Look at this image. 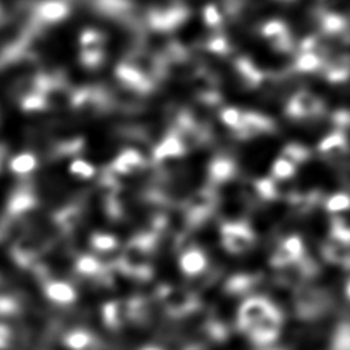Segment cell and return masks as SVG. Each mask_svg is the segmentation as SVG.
<instances>
[{
	"instance_id": "6da1fadb",
	"label": "cell",
	"mask_w": 350,
	"mask_h": 350,
	"mask_svg": "<svg viewBox=\"0 0 350 350\" xmlns=\"http://www.w3.org/2000/svg\"><path fill=\"white\" fill-rule=\"evenodd\" d=\"M294 312L301 320H316L328 313L332 305L329 294L313 286L299 284L293 298Z\"/></svg>"
},
{
	"instance_id": "7a4b0ae2",
	"label": "cell",
	"mask_w": 350,
	"mask_h": 350,
	"mask_svg": "<svg viewBox=\"0 0 350 350\" xmlns=\"http://www.w3.org/2000/svg\"><path fill=\"white\" fill-rule=\"evenodd\" d=\"M284 316L282 310L275 305L253 328L245 335L250 342L258 347H268L275 343L283 328Z\"/></svg>"
},
{
	"instance_id": "3957f363",
	"label": "cell",
	"mask_w": 350,
	"mask_h": 350,
	"mask_svg": "<svg viewBox=\"0 0 350 350\" xmlns=\"http://www.w3.org/2000/svg\"><path fill=\"white\" fill-rule=\"evenodd\" d=\"M159 298L163 304L165 313L172 317H183L191 314L200 308V301L197 295L187 290L165 287L160 290Z\"/></svg>"
},
{
	"instance_id": "277c9868",
	"label": "cell",
	"mask_w": 350,
	"mask_h": 350,
	"mask_svg": "<svg viewBox=\"0 0 350 350\" xmlns=\"http://www.w3.org/2000/svg\"><path fill=\"white\" fill-rule=\"evenodd\" d=\"M275 304L264 295H252L246 298L237 312V327L242 334H246L253 328L272 308Z\"/></svg>"
},
{
	"instance_id": "5b68a950",
	"label": "cell",
	"mask_w": 350,
	"mask_h": 350,
	"mask_svg": "<svg viewBox=\"0 0 350 350\" xmlns=\"http://www.w3.org/2000/svg\"><path fill=\"white\" fill-rule=\"evenodd\" d=\"M305 257L304 241L299 235H288L275 247L273 253L269 257V264L275 269H283L290 267Z\"/></svg>"
},
{
	"instance_id": "8992f818",
	"label": "cell",
	"mask_w": 350,
	"mask_h": 350,
	"mask_svg": "<svg viewBox=\"0 0 350 350\" xmlns=\"http://www.w3.org/2000/svg\"><path fill=\"white\" fill-rule=\"evenodd\" d=\"M324 111V103L310 92H297L287 103L286 113L293 119L319 116Z\"/></svg>"
},
{
	"instance_id": "52a82bcc",
	"label": "cell",
	"mask_w": 350,
	"mask_h": 350,
	"mask_svg": "<svg viewBox=\"0 0 350 350\" xmlns=\"http://www.w3.org/2000/svg\"><path fill=\"white\" fill-rule=\"evenodd\" d=\"M223 245L231 253H243L254 243V234L245 223H227L221 228Z\"/></svg>"
},
{
	"instance_id": "ba28073f",
	"label": "cell",
	"mask_w": 350,
	"mask_h": 350,
	"mask_svg": "<svg viewBox=\"0 0 350 350\" xmlns=\"http://www.w3.org/2000/svg\"><path fill=\"white\" fill-rule=\"evenodd\" d=\"M261 36L278 52H290L293 49V38L288 27L278 19L268 21L261 26Z\"/></svg>"
},
{
	"instance_id": "9c48e42d",
	"label": "cell",
	"mask_w": 350,
	"mask_h": 350,
	"mask_svg": "<svg viewBox=\"0 0 350 350\" xmlns=\"http://www.w3.org/2000/svg\"><path fill=\"white\" fill-rule=\"evenodd\" d=\"M275 129V122L264 115L256 112H243L242 123L237 131L239 138H253L260 134L271 133Z\"/></svg>"
},
{
	"instance_id": "30bf717a",
	"label": "cell",
	"mask_w": 350,
	"mask_h": 350,
	"mask_svg": "<svg viewBox=\"0 0 350 350\" xmlns=\"http://www.w3.org/2000/svg\"><path fill=\"white\" fill-rule=\"evenodd\" d=\"M101 317L104 324L111 329H120L124 324L131 323L127 301H111L103 306Z\"/></svg>"
},
{
	"instance_id": "8fae6325",
	"label": "cell",
	"mask_w": 350,
	"mask_h": 350,
	"mask_svg": "<svg viewBox=\"0 0 350 350\" xmlns=\"http://www.w3.org/2000/svg\"><path fill=\"white\" fill-rule=\"evenodd\" d=\"M63 345L68 350H100L98 338L86 328H74L64 334Z\"/></svg>"
},
{
	"instance_id": "7c38bea8",
	"label": "cell",
	"mask_w": 350,
	"mask_h": 350,
	"mask_svg": "<svg viewBox=\"0 0 350 350\" xmlns=\"http://www.w3.org/2000/svg\"><path fill=\"white\" fill-rule=\"evenodd\" d=\"M45 297L56 305H71L77 299L75 288L63 280H49L44 284Z\"/></svg>"
},
{
	"instance_id": "4fadbf2b",
	"label": "cell",
	"mask_w": 350,
	"mask_h": 350,
	"mask_svg": "<svg viewBox=\"0 0 350 350\" xmlns=\"http://www.w3.org/2000/svg\"><path fill=\"white\" fill-rule=\"evenodd\" d=\"M323 257L334 265L350 269V245L328 238L321 247Z\"/></svg>"
},
{
	"instance_id": "5bb4252c",
	"label": "cell",
	"mask_w": 350,
	"mask_h": 350,
	"mask_svg": "<svg viewBox=\"0 0 350 350\" xmlns=\"http://www.w3.org/2000/svg\"><path fill=\"white\" fill-rule=\"evenodd\" d=\"M349 150V142L343 131L336 130L325 135L319 144V152L329 159L343 156Z\"/></svg>"
},
{
	"instance_id": "9a60e30c",
	"label": "cell",
	"mask_w": 350,
	"mask_h": 350,
	"mask_svg": "<svg viewBox=\"0 0 350 350\" xmlns=\"http://www.w3.org/2000/svg\"><path fill=\"white\" fill-rule=\"evenodd\" d=\"M323 74L332 83L347 81L350 78V55H339L325 62Z\"/></svg>"
},
{
	"instance_id": "2e32d148",
	"label": "cell",
	"mask_w": 350,
	"mask_h": 350,
	"mask_svg": "<svg viewBox=\"0 0 350 350\" xmlns=\"http://www.w3.org/2000/svg\"><path fill=\"white\" fill-rule=\"evenodd\" d=\"M179 265L185 275L196 276L206 268V257L201 250L191 249L180 257Z\"/></svg>"
},
{
	"instance_id": "e0dca14e",
	"label": "cell",
	"mask_w": 350,
	"mask_h": 350,
	"mask_svg": "<svg viewBox=\"0 0 350 350\" xmlns=\"http://www.w3.org/2000/svg\"><path fill=\"white\" fill-rule=\"evenodd\" d=\"M320 29L327 36H338L346 33L349 29L347 19L336 12H323L320 19Z\"/></svg>"
},
{
	"instance_id": "ac0fdd59",
	"label": "cell",
	"mask_w": 350,
	"mask_h": 350,
	"mask_svg": "<svg viewBox=\"0 0 350 350\" xmlns=\"http://www.w3.org/2000/svg\"><path fill=\"white\" fill-rule=\"evenodd\" d=\"M235 67L242 82L249 88H256L264 81V74L254 66L252 60L246 57L238 59Z\"/></svg>"
},
{
	"instance_id": "d6986e66",
	"label": "cell",
	"mask_w": 350,
	"mask_h": 350,
	"mask_svg": "<svg viewBox=\"0 0 350 350\" xmlns=\"http://www.w3.org/2000/svg\"><path fill=\"white\" fill-rule=\"evenodd\" d=\"M325 62L317 51H301V53L297 56L294 67L297 71L301 72H313L323 70Z\"/></svg>"
},
{
	"instance_id": "ffe728a7",
	"label": "cell",
	"mask_w": 350,
	"mask_h": 350,
	"mask_svg": "<svg viewBox=\"0 0 350 350\" xmlns=\"http://www.w3.org/2000/svg\"><path fill=\"white\" fill-rule=\"evenodd\" d=\"M257 282H258V278L254 276V275L239 273V275H235V276L230 278V279L226 282L224 290H226V293H228V294L241 295V294H245V293L250 291V290L256 286Z\"/></svg>"
},
{
	"instance_id": "44dd1931",
	"label": "cell",
	"mask_w": 350,
	"mask_h": 350,
	"mask_svg": "<svg viewBox=\"0 0 350 350\" xmlns=\"http://www.w3.org/2000/svg\"><path fill=\"white\" fill-rule=\"evenodd\" d=\"M329 350H350V321L339 323L331 338Z\"/></svg>"
},
{
	"instance_id": "7402d4cb",
	"label": "cell",
	"mask_w": 350,
	"mask_h": 350,
	"mask_svg": "<svg viewBox=\"0 0 350 350\" xmlns=\"http://www.w3.org/2000/svg\"><path fill=\"white\" fill-rule=\"evenodd\" d=\"M235 174V164L230 159H217L211 167V175L216 182H224Z\"/></svg>"
},
{
	"instance_id": "603a6c76",
	"label": "cell",
	"mask_w": 350,
	"mask_h": 350,
	"mask_svg": "<svg viewBox=\"0 0 350 350\" xmlns=\"http://www.w3.org/2000/svg\"><path fill=\"white\" fill-rule=\"evenodd\" d=\"M40 16L45 21H57L60 18H63L67 12V7L64 5V3L62 1H56V0H51L44 3L40 10Z\"/></svg>"
},
{
	"instance_id": "cb8c5ba5",
	"label": "cell",
	"mask_w": 350,
	"mask_h": 350,
	"mask_svg": "<svg viewBox=\"0 0 350 350\" xmlns=\"http://www.w3.org/2000/svg\"><path fill=\"white\" fill-rule=\"evenodd\" d=\"M271 170L273 179H288L295 174V163L286 159L284 156H280L273 161Z\"/></svg>"
},
{
	"instance_id": "d4e9b609",
	"label": "cell",
	"mask_w": 350,
	"mask_h": 350,
	"mask_svg": "<svg viewBox=\"0 0 350 350\" xmlns=\"http://www.w3.org/2000/svg\"><path fill=\"white\" fill-rule=\"evenodd\" d=\"M254 190L260 198L264 201H272L278 197V187L273 179L271 178H261L254 182Z\"/></svg>"
},
{
	"instance_id": "484cf974",
	"label": "cell",
	"mask_w": 350,
	"mask_h": 350,
	"mask_svg": "<svg viewBox=\"0 0 350 350\" xmlns=\"http://www.w3.org/2000/svg\"><path fill=\"white\" fill-rule=\"evenodd\" d=\"M77 271L86 278H97L103 275L101 264L93 257H82L77 264Z\"/></svg>"
},
{
	"instance_id": "4316f807",
	"label": "cell",
	"mask_w": 350,
	"mask_h": 350,
	"mask_svg": "<svg viewBox=\"0 0 350 350\" xmlns=\"http://www.w3.org/2000/svg\"><path fill=\"white\" fill-rule=\"evenodd\" d=\"M325 209L331 213L345 212L350 209V194L347 193H335L325 200Z\"/></svg>"
},
{
	"instance_id": "83f0119b",
	"label": "cell",
	"mask_w": 350,
	"mask_h": 350,
	"mask_svg": "<svg viewBox=\"0 0 350 350\" xmlns=\"http://www.w3.org/2000/svg\"><path fill=\"white\" fill-rule=\"evenodd\" d=\"M329 238L350 245V224L342 220L340 217H334L331 224Z\"/></svg>"
},
{
	"instance_id": "f1b7e54d",
	"label": "cell",
	"mask_w": 350,
	"mask_h": 350,
	"mask_svg": "<svg viewBox=\"0 0 350 350\" xmlns=\"http://www.w3.org/2000/svg\"><path fill=\"white\" fill-rule=\"evenodd\" d=\"M282 156H284L286 159L291 160L293 163L298 164V163H304L309 159L310 153H309V149L305 148L304 145H299V144H288L283 148L282 150Z\"/></svg>"
},
{
	"instance_id": "f546056e",
	"label": "cell",
	"mask_w": 350,
	"mask_h": 350,
	"mask_svg": "<svg viewBox=\"0 0 350 350\" xmlns=\"http://www.w3.org/2000/svg\"><path fill=\"white\" fill-rule=\"evenodd\" d=\"M21 312V302L8 294H0V317H11Z\"/></svg>"
},
{
	"instance_id": "4dcf8cb0",
	"label": "cell",
	"mask_w": 350,
	"mask_h": 350,
	"mask_svg": "<svg viewBox=\"0 0 350 350\" xmlns=\"http://www.w3.org/2000/svg\"><path fill=\"white\" fill-rule=\"evenodd\" d=\"M220 118H221V120H223L227 126H230V127L238 130L239 126H241V123H242L243 111H239V109H237V108H226V109L221 111Z\"/></svg>"
},
{
	"instance_id": "1f68e13d",
	"label": "cell",
	"mask_w": 350,
	"mask_h": 350,
	"mask_svg": "<svg viewBox=\"0 0 350 350\" xmlns=\"http://www.w3.org/2000/svg\"><path fill=\"white\" fill-rule=\"evenodd\" d=\"M36 165V159L34 156L31 154H21V156H16L12 163H11V167L15 172H19V174H23V172H27V171H31Z\"/></svg>"
},
{
	"instance_id": "d6a6232c",
	"label": "cell",
	"mask_w": 350,
	"mask_h": 350,
	"mask_svg": "<svg viewBox=\"0 0 350 350\" xmlns=\"http://www.w3.org/2000/svg\"><path fill=\"white\" fill-rule=\"evenodd\" d=\"M71 172L77 176H82V178H86V176H90L93 174V168L90 164H88L86 161H82V160H75L72 164H71Z\"/></svg>"
},
{
	"instance_id": "836d02e7",
	"label": "cell",
	"mask_w": 350,
	"mask_h": 350,
	"mask_svg": "<svg viewBox=\"0 0 350 350\" xmlns=\"http://www.w3.org/2000/svg\"><path fill=\"white\" fill-rule=\"evenodd\" d=\"M204 19L209 26H217L221 21V16H220L219 10L215 5L209 4L204 10Z\"/></svg>"
},
{
	"instance_id": "e575fe53",
	"label": "cell",
	"mask_w": 350,
	"mask_h": 350,
	"mask_svg": "<svg viewBox=\"0 0 350 350\" xmlns=\"http://www.w3.org/2000/svg\"><path fill=\"white\" fill-rule=\"evenodd\" d=\"M11 339H12L11 329L5 324L0 323V350L8 349L11 345Z\"/></svg>"
},
{
	"instance_id": "d590c367",
	"label": "cell",
	"mask_w": 350,
	"mask_h": 350,
	"mask_svg": "<svg viewBox=\"0 0 350 350\" xmlns=\"http://www.w3.org/2000/svg\"><path fill=\"white\" fill-rule=\"evenodd\" d=\"M93 243H94V246H96L97 249H104V250H107V249H111V247H113V245H115V241H113L111 237L98 235V237H96V238H94Z\"/></svg>"
},
{
	"instance_id": "8d00e7d4",
	"label": "cell",
	"mask_w": 350,
	"mask_h": 350,
	"mask_svg": "<svg viewBox=\"0 0 350 350\" xmlns=\"http://www.w3.org/2000/svg\"><path fill=\"white\" fill-rule=\"evenodd\" d=\"M334 122L336 123V126H347L350 124V112L346 111H339L334 115Z\"/></svg>"
},
{
	"instance_id": "74e56055",
	"label": "cell",
	"mask_w": 350,
	"mask_h": 350,
	"mask_svg": "<svg viewBox=\"0 0 350 350\" xmlns=\"http://www.w3.org/2000/svg\"><path fill=\"white\" fill-rule=\"evenodd\" d=\"M139 350H164V349L160 346H156V345H145Z\"/></svg>"
},
{
	"instance_id": "f35d334b",
	"label": "cell",
	"mask_w": 350,
	"mask_h": 350,
	"mask_svg": "<svg viewBox=\"0 0 350 350\" xmlns=\"http://www.w3.org/2000/svg\"><path fill=\"white\" fill-rule=\"evenodd\" d=\"M345 294H346V297H347V299L350 301V280L346 283V286H345Z\"/></svg>"
}]
</instances>
